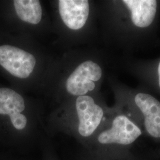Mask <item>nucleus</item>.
Segmentation results:
<instances>
[{"mask_svg":"<svg viewBox=\"0 0 160 160\" xmlns=\"http://www.w3.org/2000/svg\"><path fill=\"white\" fill-rule=\"evenodd\" d=\"M115 38L126 52L150 45L156 40L160 14V1H113Z\"/></svg>","mask_w":160,"mask_h":160,"instance_id":"f257e3e1","label":"nucleus"},{"mask_svg":"<svg viewBox=\"0 0 160 160\" xmlns=\"http://www.w3.org/2000/svg\"><path fill=\"white\" fill-rule=\"evenodd\" d=\"M119 108L149 137L160 141V101L146 88L114 87Z\"/></svg>","mask_w":160,"mask_h":160,"instance_id":"f03ea898","label":"nucleus"},{"mask_svg":"<svg viewBox=\"0 0 160 160\" xmlns=\"http://www.w3.org/2000/svg\"><path fill=\"white\" fill-rule=\"evenodd\" d=\"M103 75L101 63L92 59H86L69 75L65 82L66 90L74 96L88 95L98 88Z\"/></svg>","mask_w":160,"mask_h":160,"instance_id":"7ed1b4c3","label":"nucleus"},{"mask_svg":"<svg viewBox=\"0 0 160 160\" xmlns=\"http://www.w3.org/2000/svg\"><path fill=\"white\" fill-rule=\"evenodd\" d=\"M142 134L137 123L120 109L113 118L110 127L98 134L97 141L102 145L127 147L135 142Z\"/></svg>","mask_w":160,"mask_h":160,"instance_id":"20e7f679","label":"nucleus"},{"mask_svg":"<svg viewBox=\"0 0 160 160\" xmlns=\"http://www.w3.org/2000/svg\"><path fill=\"white\" fill-rule=\"evenodd\" d=\"M36 59L34 55L16 46H0V65L12 76L28 78L34 71Z\"/></svg>","mask_w":160,"mask_h":160,"instance_id":"39448f33","label":"nucleus"},{"mask_svg":"<svg viewBox=\"0 0 160 160\" xmlns=\"http://www.w3.org/2000/svg\"><path fill=\"white\" fill-rule=\"evenodd\" d=\"M75 108L79 119L78 130L81 136L89 137L96 131L103 122V108L90 95L77 97Z\"/></svg>","mask_w":160,"mask_h":160,"instance_id":"423d86ee","label":"nucleus"},{"mask_svg":"<svg viewBox=\"0 0 160 160\" xmlns=\"http://www.w3.org/2000/svg\"><path fill=\"white\" fill-rule=\"evenodd\" d=\"M125 64L128 72L140 80L145 88L160 95V57L147 61L126 59Z\"/></svg>","mask_w":160,"mask_h":160,"instance_id":"0eeeda50","label":"nucleus"},{"mask_svg":"<svg viewBox=\"0 0 160 160\" xmlns=\"http://www.w3.org/2000/svg\"><path fill=\"white\" fill-rule=\"evenodd\" d=\"M58 10L62 22L68 28L79 30L88 22L90 4L88 0H59Z\"/></svg>","mask_w":160,"mask_h":160,"instance_id":"6e6552de","label":"nucleus"},{"mask_svg":"<svg viewBox=\"0 0 160 160\" xmlns=\"http://www.w3.org/2000/svg\"><path fill=\"white\" fill-rule=\"evenodd\" d=\"M25 108V101L19 93L9 88H0V114L8 115L17 130L27 126L28 119L22 113Z\"/></svg>","mask_w":160,"mask_h":160,"instance_id":"1a4fd4ad","label":"nucleus"},{"mask_svg":"<svg viewBox=\"0 0 160 160\" xmlns=\"http://www.w3.org/2000/svg\"><path fill=\"white\" fill-rule=\"evenodd\" d=\"M13 4L17 16L22 21L33 25L40 23L42 8L39 1L15 0Z\"/></svg>","mask_w":160,"mask_h":160,"instance_id":"9d476101","label":"nucleus"}]
</instances>
